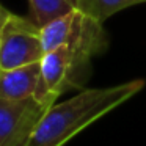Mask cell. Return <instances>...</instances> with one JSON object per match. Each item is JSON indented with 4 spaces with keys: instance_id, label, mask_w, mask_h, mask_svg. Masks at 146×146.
Segmentation results:
<instances>
[{
    "instance_id": "cell-4",
    "label": "cell",
    "mask_w": 146,
    "mask_h": 146,
    "mask_svg": "<svg viewBox=\"0 0 146 146\" xmlns=\"http://www.w3.org/2000/svg\"><path fill=\"white\" fill-rule=\"evenodd\" d=\"M49 107L35 98L24 101L0 98V146H25Z\"/></svg>"
},
{
    "instance_id": "cell-9",
    "label": "cell",
    "mask_w": 146,
    "mask_h": 146,
    "mask_svg": "<svg viewBox=\"0 0 146 146\" xmlns=\"http://www.w3.org/2000/svg\"><path fill=\"white\" fill-rule=\"evenodd\" d=\"M11 16V11L7 10L5 7H0V44H2V38H3V30L7 25L8 19Z\"/></svg>"
},
{
    "instance_id": "cell-2",
    "label": "cell",
    "mask_w": 146,
    "mask_h": 146,
    "mask_svg": "<svg viewBox=\"0 0 146 146\" xmlns=\"http://www.w3.org/2000/svg\"><path fill=\"white\" fill-rule=\"evenodd\" d=\"M143 79H135L107 88L82 90L79 94L47 108L25 146H63L74 135L138 94Z\"/></svg>"
},
{
    "instance_id": "cell-1",
    "label": "cell",
    "mask_w": 146,
    "mask_h": 146,
    "mask_svg": "<svg viewBox=\"0 0 146 146\" xmlns=\"http://www.w3.org/2000/svg\"><path fill=\"white\" fill-rule=\"evenodd\" d=\"M107 46L104 24L76 10L68 41L41 58V79L35 99L54 105L63 93L82 88L91 72V58L102 54Z\"/></svg>"
},
{
    "instance_id": "cell-6",
    "label": "cell",
    "mask_w": 146,
    "mask_h": 146,
    "mask_svg": "<svg viewBox=\"0 0 146 146\" xmlns=\"http://www.w3.org/2000/svg\"><path fill=\"white\" fill-rule=\"evenodd\" d=\"M29 17L41 29L50 21L77 10V0H29Z\"/></svg>"
},
{
    "instance_id": "cell-3",
    "label": "cell",
    "mask_w": 146,
    "mask_h": 146,
    "mask_svg": "<svg viewBox=\"0 0 146 146\" xmlns=\"http://www.w3.org/2000/svg\"><path fill=\"white\" fill-rule=\"evenodd\" d=\"M44 54L41 29L30 17L11 13L0 44V69H13L41 61Z\"/></svg>"
},
{
    "instance_id": "cell-7",
    "label": "cell",
    "mask_w": 146,
    "mask_h": 146,
    "mask_svg": "<svg viewBox=\"0 0 146 146\" xmlns=\"http://www.w3.org/2000/svg\"><path fill=\"white\" fill-rule=\"evenodd\" d=\"M141 3L146 0H77V10L104 24L113 14Z\"/></svg>"
},
{
    "instance_id": "cell-8",
    "label": "cell",
    "mask_w": 146,
    "mask_h": 146,
    "mask_svg": "<svg viewBox=\"0 0 146 146\" xmlns=\"http://www.w3.org/2000/svg\"><path fill=\"white\" fill-rule=\"evenodd\" d=\"M74 17H76V10L69 11V13L50 21L44 27H41V41L44 52L54 50L68 41L74 24Z\"/></svg>"
},
{
    "instance_id": "cell-5",
    "label": "cell",
    "mask_w": 146,
    "mask_h": 146,
    "mask_svg": "<svg viewBox=\"0 0 146 146\" xmlns=\"http://www.w3.org/2000/svg\"><path fill=\"white\" fill-rule=\"evenodd\" d=\"M41 79V61L13 69H0V98L24 101L35 98Z\"/></svg>"
},
{
    "instance_id": "cell-10",
    "label": "cell",
    "mask_w": 146,
    "mask_h": 146,
    "mask_svg": "<svg viewBox=\"0 0 146 146\" xmlns=\"http://www.w3.org/2000/svg\"><path fill=\"white\" fill-rule=\"evenodd\" d=\"M0 7H2V5H0Z\"/></svg>"
}]
</instances>
